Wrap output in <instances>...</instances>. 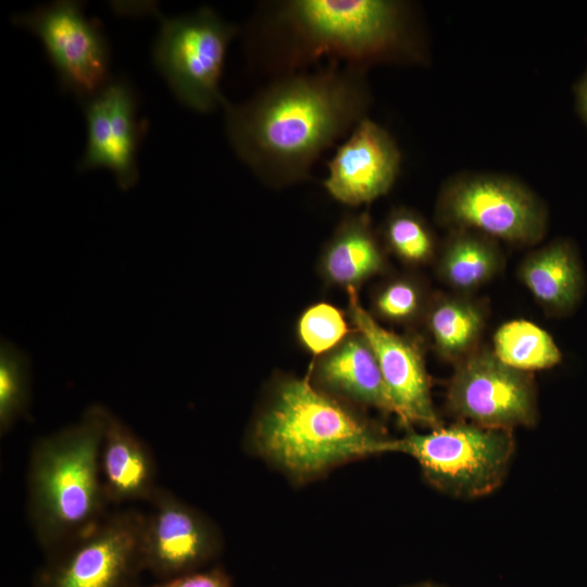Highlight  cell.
Returning <instances> with one entry per match:
<instances>
[{
    "label": "cell",
    "mask_w": 587,
    "mask_h": 587,
    "mask_svg": "<svg viewBox=\"0 0 587 587\" xmlns=\"http://www.w3.org/2000/svg\"><path fill=\"white\" fill-rule=\"evenodd\" d=\"M109 413L105 405L92 403L76 422L32 447L27 515L46 557L89 535L110 513L99 460Z\"/></svg>",
    "instance_id": "obj_2"
},
{
    "label": "cell",
    "mask_w": 587,
    "mask_h": 587,
    "mask_svg": "<svg viewBox=\"0 0 587 587\" xmlns=\"http://www.w3.org/2000/svg\"><path fill=\"white\" fill-rule=\"evenodd\" d=\"M83 5L74 0L55 1L12 21L41 40L63 89L84 103L112 78L107 37L100 22L85 15Z\"/></svg>",
    "instance_id": "obj_10"
},
{
    "label": "cell",
    "mask_w": 587,
    "mask_h": 587,
    "mask_svg": "<svg viewBox=\"0 0 587 587\" xmlns=\"http://www.w3.org/2000/svg\"><path fill=\"white\" fill-rule=\"evenodd\" d=\"M575 110L587 128V68L574 86Z\"/></svg>",
    "instance_id": "obj_27"
},
{
    "label": "cell",
    "mask_w": 587,
    "mask_h": 587,
    "mask_svg": "<svg viewBox=\"0 0 587 587\" xmlns=\"http://www.w3.org/2000/svg\"><path fill=\"white\" fill-rule=\"evenodd\" d=\"M386 249L366 212L345 216L325 243L319 273L330 286L355 289L385 272Z\"/></svg>",
    "instance_id": "obj_18"
},
{
    "label": "cell",
    "mask_w": 587,
    "mask_h": 587,
    "mask_svg": "<svg viewBox=\"0 0 587 587\" xmlns=\"http://www.w3.org/2000/svg\"><path fill=\"white\" fill-rule=\"evenodd\" d=\"M140 587H233L228 575L221 569L196 571L153 585Z\"/></svg>",
    "instance_id": "obj_26"
},
{
    "label": "cell",
    "mask_w": 587,
    "mask_h": 587,
    "mask_svg": "<svg viewBox=\"0 0 587 587\" xmlns=\"http://www.w3.org/2000/svg\"><path fill=\"white\" fill-rule=\"evenodd\" d=\"M514 451L513 430L464 421L389 438L385 445V452L413 458L435 488L459 499H476L499 488Z\"/></svg>",
    "instance_id": "obj_5"
},
{
    "label": "cell",
    "mask_w": 587,
    "mask_h": 587,
    "mask_svg": "<svg viewBox=\"0 0 587 587\" xmlns=\"http://www.w3.org/2000/svg\"><path fill=\"white\" fill-rule=\"evenodd\" d=\"M87 121V145L79 171L105 167L120 189L128 190L138 179L137 151L147 128L138 121L137 99L126 79L111 82L83 103Z\"/></svg>",
    "instance_id": "obj_13"
},
{
    "label": "cell",
    "mask_w": 587,
    "mask_h": 587,
    "mask_svg": "<svg viewBox=\"0 0 587 587\" xmlns=\"http://www.w3.org/2000/svg\"><path fill=\"white\" fill-rule=\"evenodd\" d=\"M517 277L553 317L571 314L580 303L586 285L577 247L566 238L529 251L517 266Z\"/></svg>",
    "instance_id": "obj_17"
},
{
    "label": "cell",
    "mask_w": 587,
    "mask_h": 587,
    "mask_svg": "<svg viewBox=\"0 0 587 587\" xmlns=\"http://www.w3.org/2000/svg\"><path fill=\"white\" fill-rule=\"evenodd\" d=\"M401 161L395 138L366 116L327 163L323 185L342 204H369L389 192L399 176Z\"/></svg>",
    "instance_id": "obj_14"
},
{
    "label": "cell",
    "mask_w": 587,
    "mask_h": 587,
    "mask_svg": "<svg viewBox=\"0 0 587 587\" xmlns=\"http://www.w3.org/2000/svg\"><path fill=\"white\" fill-rule=\"evenodd\" d=\"M278 18L291 39L292 68L322 57L363 70L416 57L400 1L291 0L280 5Z\"/></svg>",
    "instance_id": "obj_4"
},
{
    "label": "cell",
    "mask_w": 587,
    "mask_h": 587,
    "mask_svg": "<svg viewBox=\"0 0 587 587\" xmlns=\"http://www.w3.org/2000/svg\"><path fill=\"white\" fill-rule=\"evenodd\" d=\"M352 330L347 313L327 302L304 309L296 326L300 345L315 358L332 350Z\"/></svg>",
    "instance_id": "obj_25"
},
{
    "label": "cell",
    "mask_w": 587,
    "mask_h": 587,
    "mask_svg": "<svg viewBox=\"0 0 587 587\" xmlns=\"http://www.w3.org/2000/svg\"><path fill=\"white\" fill-rule=\"evenodd\" d=\"M143 515L134 508L110 512L89 535L48 555L34 587H140Z\"/></svg>",
    "instance_id": "obj_8"
},
{
    "label": "cell",
    "mask_w": 587,
    "mask_h": 587,
    "mask_svg": "<svg viewBox=\"0 0 587 587\" xmlns=\"http://www.w3.org/2000/svg\"><path fill=\"white\" fill-rule=\"evenodd\" d=\"M100 471L109 504L149 502L158 488L157 462L148 444L111 411L100 447Z\"/></svg>",
    "instance_id": "obj_16"
},
{
    "label": "cell",
    "mask_w": 587,
    "mask_h": 587,
    "mask_svg": "<svg viewBox=\"0 0 587 587\" xmlns=\"http://www.w3.org/2000/svg\"><path fill=\"white\" fill-rule=\"evenodd\" d=\"M407 587H447L440 584L432 583V582H422L414 585H410Z\"/></svg>",
    "instance_id": "obj_28"
},
{
    "label": "cell",
    "mask_w": 587,
    "mask_h": 587,
    "mask_svg": "<svg viewBox=\"0 0 587 587\" xmlns=\"http://www.w3.org/2000/svg\"><path fill=\"white\" fill-rule=\"evenodd\" d=\"M311 371L313 384L321 390L394 413L374 350L358 329L316 357Z\"/></svg>",
    "instance_id": "obj_15"
},
{
    "label": "cell",
    "mask_w": 587,
    "mask_h": 587,
    "mask_svg": "<svg viewBox=\"0 0 587 587\" xmlns=\"http://www.w3.org/2000/svg\"><path fill=\"white\" fill-rule=\"evenodd\" d=\"M379 237L386 251L409 266L434 263L440 246L426 218L407 207L390 210Z\"/></svg>",
    "instance_id": "obj_22"
},
{
    "label": "cell",
    "mask_w": 587,
    "mask_h": 587,
    "mask_svg": "<svg viewBox=\"0 0 587 587\" xmlns=\"http://www.w3.org/2000/svg\"><path fill=\"white\" fill-rule=\"evenodd\" d=\"M491 349L504 364L528 373L554 367L562 361L553 337L524 319L501 324L494 333Z\"/></svg>",
    "instance_id": "obj_21"
},
{
    "label": "cell",
    "mask_w": 587,
    "mask_h": 587,
    "mask_svg": "<svg viewBox=\"0 0 587 587\" xmlns=\"http://www.w3.org/2000/svg\"><path fill=\"white\" fill-rule=\"evenodd\" d=\"M434 220L447 230L470 229L499 242L534 247L548 232L549 211L529 186L513 176L461 172L442 183Z\"/></svg>",
    "instance_id": "obj_6"
},
{
    "label": "cell",
    "mask_w": 587,
    "mask_h": 587,
    "mask_svg": "<svg viewBox=\"0 0 587 587\" xmlns=\"http://www.w3.org/2000/svg\"><path fill=\"white\" fill-rule=\"evenodd\" d=\"M453 366L446 403L458 421L510 430L537 424L539 409L533 373L504 364L491 347L482 345Z\"/></svg>",
    "instance_id": "obj_9"
},
{
    "label": "cell",
    "mask_w": 587,
    "mask_h": 587,
    "mask_svg": "<svg viewBox=\"0 0 587 587\" xmlns=\"http://www.w3.org/2000/svg\"><path fill=\"white\" fill-rule=\"evenodd\" d=\"M430 296L416 276L396 275L374 289L369 312L378 322L413 326L422 323Z\"/></svg>",
    "instance_id": "obj_23"
},
{
    "label": "cell",
    "mask_w": 587,
    "mask_h": 587,
    "mask_svg": "<svg viewBox=\"0 0 587 587\" xmlns=\"http://www.w3.org/2000/svg\"><path fill=\"white\" fill-rule=\"evenodd\" d=\"M388 440L336 397L297 377L277 383L248 435L254 451L300 479L383 453Z\"/></svg>",
    "instance_id": "obj_3"
},
{
    "label": "cell",
    "mask_w": 587,
    "mask_h": 587,
    "mask_svg": "<svg viewBox=\"0 0 587 587\" xmlns=\"http://www.w3.org/2000/svg\"><path fill=\"white\" fill-rule=\"evenodd\" d=\"M158 13L161 27L153 46V61L175 97L186 107L207 113L229 103L220 82L236 27L210 8L177 17Z\"/></svg>",
    "instance_id": "obj_7"
},
{
    "label": "cell",
    "mask_w": 587,
    "mask_h": 587,
    "mask_svg": "<svg viewBox=\"0 0 587 587\" xmlns=\"http://www.w3.org/2000/svg\"><path fill=\"white\" fill-rule=\"evenodd\" d=\"M487 311L485 301L472 295L435 294L421 324L438 357L454 365L480 346Z\"/></svg>",
    "instance_id": "obj_19"
},
{
    "label": "cell",
    "mask_w": 587,
    "mask_h": 587,
    "mask_svg": "<svg viewBox=\"0 0 587 587\" xmlns=\"http://www.w3.org/2000/svg\"><path fill=\"white\" fill-rule=\"evenodd\" d=\"M346 292L348 319L374 350L394 413L404 426H439L421 339L383 327L361 304L358 290L350 288Z\"/></svg>",
    "instance_id": "obj_12"
},
{
    "label": "cell",
    "mask_w": 587,
    "mask_h": 587,
    "mask_svg": "<svg viewBox=\"0 0 587 587\" xmlns=\"http://www.w3.org/2000/svg\"><path fill=\"white\" fill-rule=\"evenodd\" d=\"M148 503L140 539L145 571L165 580L196 572L216 555L217 530L197 509L161 486Z\"/></svg>",
    "instance_id": "obj_11"
},
{
    "label": "cell",
    "mask_w": 587,
    "mask_h": 587,
    "mask_svg": "<svg viewBox=\"0 0 587 587\" xmlns=\"http://www.w3.org/2000/svg\"><path fill=\"white\" fill-rule=\"evenodd\" d=\"M363 68L330 62L287 74L226 110V133L238 158L265 184L309 176L316 159L352 130L371 104Z\"/></svg>",
    "instance_id": "obj_1"
},
{
    "label": "cell",
    "mask_w": 587,
    "mask_h": 587,
    "mask_svg": "<svg viewBox=\"0 0 587 587\" xmlns=\"http://www.w3.org/2000/svg\"><path fill=\"white\" fill-rule=\"evenodd\" d=\"M447 232L434 263L438 278L453 292L471 295L504 268L499 241L470 229Z\"/></svg>",
    "instance_id": "obj_20"
},
{
    "label": "cell",
    "mask_w": 587,
    "mask_h": 587,
    "mask_svg": "<svg viewBox=\"0 0 587 587\" xmlns=\"http://www.w3.org/2000/svg\"><path fill=\"white\" fill-rule=\"evenodd\" d=\"M32 401V370L26 353L2 338L0 344V434L7 435L27 415Z\"/></svg>",
    "instance_id": "obj_24"
}]
</instances>
